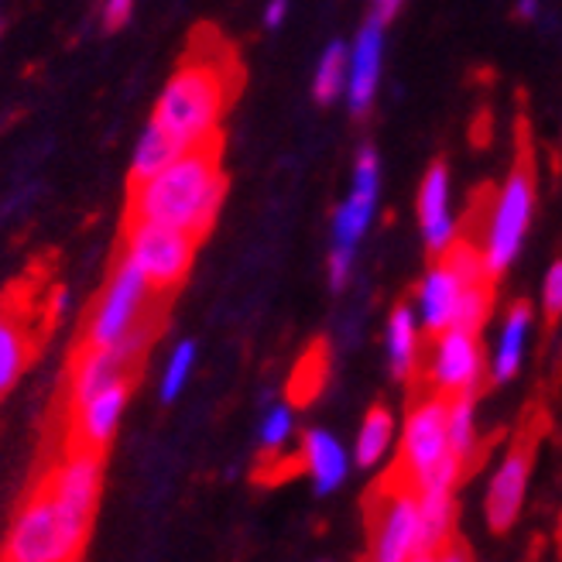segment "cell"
I'll list each match as a JSON object with an SVG mask.
<instances>
[{
    "instance_id": "1",
    "label": "cell",
    "mask_w": 562,
    "mask_h": 562,
    "mask_svg": "<svg viewBox=\"0 0 562 562\" xmlns=\"http://www.w3.org/2000/svg\"><path fill=\"white\" fill-rule=\"evenodd\" d=\"M227 179L220 172L216 145L189 148L161 172L131 182L127 223H161L200 240L223 206Z\"/></svg>"
},
{
    "instance_id": "2",
    "label": "cell",
    "mask_w": 562,
    "mask_h": 562,
    "mask_svg": "<svg viewBox=\"0 0 562 562\" xmlns=\"http://www.w3.org/2000/svg\"><path fill=\"white\" fill-rule=\"evenodd\" d=\"M231 79L220 59H189L182 63L155 103V117L168 137H176L182 148H200L216 140V127L227 110Z\"/></svg>"
},
{
    "instance_id": "3",
    "label": "cell",
    "mask_w": 562,
    "mask_h": 562,
    "mask_svg": "<svg viewBox=\"0 0 562 562\" xmlns=\"http://www.w3.org/2000/svg\"><path fill=\"white\" fill-rule=\"evenodd\" d=\"M82 546H87V536L35 484L11 521L4 562H79Z\"/></svg>"
},
{
    "instance_id": "4",
    "label": "cell",
    "mask_w": 562,
    "mask_h": 562,
    "mask_svg": "<svg viewBox=\"0 0 562 562\" xmlns=\"http://www.w3.org/2000/svg\"><path fill=\"white\" fill-rule=\"evenodd\" d=\"M155 289L148 285V278L140 274L131 261H121L110 274L106 289L93 308L90 326H87V340L82 347H121L131 336L158 329L151 319V302Z\"/></svg>"
},
{
    "instance_id": "5",
    "label": "cell",
    "mask_w": 562,
    "mask_h": 562,
    "mask_svg": "<svg viewBox=\"0 0 562 562\" xmlns=\"http://www.w3.org/2000/svg\"><path fill=\"white\" fill-rule=\"evenodd\" d=\"M378 195H381V161L374 148H363L357 155L353 168V182L347 200L340 203L333 216V250H329V285L344 289L347 278L353 271V255L357 244L368 237L374 210H378Z\"/></svg>"
},
{
    "instance_id": "6",
    "label": "cell",
    "mask_w": 562,
    "mask_h": 562,
    "mask_svg": "<svg viewBox=\"0 0 562 562\" xmlns=\"http://www.w3.org/2000/svg\"><path fill=\"white\" fill-rule=\"evenodd\" d=\"M103 473H106V453L90 446H66V457L42 476L38 487L55 501V508H59L82 536H90L97 504L103 494Z\"/></svg>"
},
{
    "instance_id": "7",
    "label": "cell",
    "mask_w": 562,
    "mask_h": 562,
    "mask_svg": "<svg viewBox=\"0 0 562 562\" xmlns=\"http://www.w3.org/2000/svg\"><path fill=\"white\" fill-rule=\"evenodd\" d=\"M195 258V237L161 223H127L124 261H131L161 295L179 289Z\"/></svg>"
},
{
    "instance_id": "8",
    "label": "cell",
    "mask_w": 562,
    "mask_h": 562,
    "mask_svg": "<svg viewBox=\"0 0 562 562\" xmlns=\"http://www.w3.org/2000/svg\"><path fill=\"white\" fill-rule=\"evenodd\" d=\"M531 216H536V182H531V172L518 168V172H512L508 182L501 186V195L487 223V237L481 247L491 278L504 274L521 255Z\"/></svg>"
},
{
    "instance_id": "9",
    "label": "cell",
    "mask_w": 562,
    "mask_h": 562,
    "mask_svg": "<svg viewBox=\"0 0 562 562\" xmlns=\"http://www.w3.org/2000/svg\"><path fill=\"white\" fill-rule=\"evenodd\" d=\"M446 405L449 398L432 395L412 405L405 429H402V453L387 476L395 484L415 491L426 476L449 457V439H446Z\"/></svg>"
},
{
    "instance_id": "10",
    "label": "cell",
    "mask_w": 562,
    "mask_h": 562,
    "mask_svg": "<svg viewBox=\"0 0 562 562\" xmlns=\"http://www.w3.org/2000/svg\"><path fill=\"white\" fill-rule=\"evenodd\" d=\"M371 512V552L368 562H412L418 555V504L415 491L384 476L374 491Z\"/></svg>"
},
{
    "instance_id": "11",
    "label": "cell",
    "mask_w": 562,
    "mask_h": 562,
    "mask_svg": "<svg viewBox=\"0 0 562 562\" xmlns=\"http://www.w3.org/2000/svg\"><path fill=\"white\" fill-rule=\"evenodd\" d=\"M155 329H145L124 340L121 347H82L72 357L69 368V412L79 408L82 402H90L100 395L103 387L117 384V381H134V368L145 347L151 344Z\"/></svg>"
},
{
    "instance_id": "12",
    "label": "cell",
    "mask_w": 562,
    "mask_h": 562,
    "mask_svg": "<svg viewBox=\"0 0 562 562\" xmlns=\"http://www.w3.org/2000/svg\"><path fill=\"white\" fill-rule=\"evenodd\" d=\"M429 381L442 398L476 395V387L484 381V350L476 333L449 326L436 336L429 357Z\"/></svg>"
},
{
    "instance_id": "13",
    "label": "cell",
    "mask_w": 562,
    "mask_h": 562,
    "mask_svg": "<svg viewBox=\"0 0 562 562\" xmlns=\"http://www.w3.org/2000/svg\"><path fill=\"white\" fill-rule=\"evenodd\" d=\"M531 463H536V442H515L508 449V457H504L501 467L494 470L491 484H487V497H484L487 528L494 536H504V531L515 528V521L525 508V497H528Z\"/></svg>"
},
{
    "instance_id": "14",
    "label": "cell",
    "mask_w": 562,
    "mask_h": 562,
    "mask_svg": "<svg viewBox=\"0 0 562 562\" xmlns=\"http://www.w3.org/2000/svg\"><path fill=\"white\" fill-rule=\"evenodd\" d=\"M131 402V381H117L103 387L100 395H93L90 402H82L79 408L69 412V439L66 446H90L106 453L110 439H114L124 408Z\"/></svg>"
},
{
    "instance_id": "15",
    "label": "cell",
    "mask_w": 562,
    "mask_h": 562,
    "mask_svg": "<svg viewBox=\"0 0 562 562\" xmlns=\"http://www.w3.org/2000/svg\"><path fill=\"white\" fill-rule=\"evenodd\" d=\"M381 59H384V24L368 21L360 35L347 48V103L353 114H368L381 82Z\"/></svg>"
},
{
    "instance_id": "16",
    "label": "cell",
    "mask_w": 562,
    "mask_h": 562,
    "mask_svg": "<svg viewBox=\"0 0 562 562\" xmlns=\"http://www.w3.org/2000/svg\"><path fill=\"white\" fill-rule=\"evenodd\" d=\"M418 223L422 237L432 255H446L457 244V220L449 210V172L446 165H432L418 189Z\"/></svg>"
},
{
    "instance_id": "17",
    "label": "cell",
    "mask_w": 562,
    "mask_h": 562,
    "mask_svg": "<svg viewBox=\"0 0 562 562\" xmlns=\"http://www.w3.org/2000/svg\"><path fill=\"white\" fill-rule=\"evenodd\" d=\"M463 281L457 278V271L449 268L446 261H439L436 268H429V274L422 278L418 285V302H415V316H418V326L439 336L442 329L453 326L457 319V308H460V299H463Z\"/></svg>"
},
{
    "instance_id": "18",
    "label": "cell",
    "mask_w": 562,
    "mask_h": 562,
    "mask_svg": "<svg viewBox=\"0 0 562 562\" xmlns=\"http://www.w3.org/2000/svg\"><path fill=\"white\" fill-rule=\"evenodd\" d=\"M531 326H536V308H531L528 302H518V305L508 308V316H504V326L497 333L494 357H491V381L494 384H508L521 371V360H525V350H528Z\"/></svg>"
},
{
    "instance_id": "19",
    "label": "cell",
    "mask_w": 562,
    "mask_h": 562,
    "mask_svg": "<svg viewBox=\"0 0 562 562\" xmlns=\"http://www.w3.org/2000/svg\"><path fill=\"white\" fill-rule=\"evenodd\" d=\"M302 460H305L308 473H313L316 494H333L336 487L347 481V470H350L347 449H344L340 439L323 432V429L305 432V439H302Z\"/></svg>"
},
{
    "instance_id": "20",
    "label": "cell",
    "mask_w": 562,
    "mask_h": 562,
    "mask_svg": "<svg viewBox=\"0 0 562 562\" xmlns=\"http://www.w3.org/2000/svg\"><path fill=\"white\" fill-rule=\"evenodd\" d=\"M415 504H418V555H436L453 539V518H457L453 491L442 487L415 491Z\"/></svg>"
},
{
    "instance_id": "21",
    "label": "cell",
    "mask_w": 562,
    "mask_h": 562,
    "mask_svg": "<svg viewBox=\"0 0 562 562\" xmlns=\"http://www.w3.org/2000/svg\"><path fill=\"white\" fill-rule=\"evenodd\" d=\"M32 360V333L14 305L0 302V398L18 384Z\"/></svg>"
},
{
    "instance_id": "22",
    "label": "cell",
    "mask_w": 562,
    "mask_h": 562,
    "mask_svg": "<svg viewBox=\"0 0 562 562\" xmlns=\"http://www.w3.org/2000/svg\"><path fill=\"white\" fill-rule=\"evenodd\" d=\"M418 316L412 305H398L395 313L387 319V363H391V374L395 378H408L415 371V360H418Z\"/></svg>"
},
{
    "instance_id": "23",
    "label": "cell",
    "mask_w": 562,
    "mask_h": 562,
    "mask_svg": "<svg viewBox=\"0 0 562 562\" xmlns=\"http://www.w3.org/2000/svg\"><path fill=\"white\" fill-rule=\"evenodd\" d=\"M391 442H395V415H391V408H384V405H374L368 415H363L357 442H353L357 467H363V470L378 467L387 457Z\"/></svg>"
},
{
    "instance_id": "24",
    "label": "cell",
    "mask_w": 562,
    "mask_h": 562,
    "mask_svg": "<svg viewBox=\"0 0 562 562\" xmlns=\"http://www.w3.org/2000/svg\"><path fill=\"white\" fill-rule=\"evenodd\" d=\"M186 151L189 148H182L176 137H168L158 124H148L145 131H140V140H137L134 158H131V182H140V179L161 172V168H168Z\"/></svg>"
},
{
    "instance_id": "25",
    "label": "cell",
    "mask_w": 562,
    "mask_h": 562,
    "mask_svg": "<svg viewBox=\"0 0 562 562\" xmlns=\"http://www.w3.org/2000/svg\"><path fill=\"white\" fill-rule=\"evenodd\" d=\"M446 439H449V453L467 467L473 449H476V395L449 398V405H446Z\"/></svg>"
},
{
    "instance_id": "26",
    "label": "cell",
    "mask_w": 562,
    "mask_h": 562,
    "mask_svg": "<svg viewBox=\"0 0 562 562\" xmlns=\"http://www.w3.org/2000/svg\"><path fill=\"white\" fill-rule=\"evenodd\" d=\"M347 90V45L344 42H333L323 59L316 66V76H313V97L319 103H333L336 97H344Z\"/></svg>"
},
{
    "instance_id": "27",
    "label": "cell",
    "mask_w": 562,
    "mask_h": 562,
    "mask_svg": "<svg viewBox=\"0 0 562 562\" xmlns=\"http://www.w3.org/2000/svg\"><path fill=\"white\" fill-rule=\"evenodd\" d=\"M192 368H195V344L182 340L172 353H168L165 378H161V402H176L182 395V387H186Z\"/></svg>"
},
{
    "instance_id": "28",
    "label": "cell",
    "mask_w": 562,
    "mask_h": 562,
    "mask_svg": "<svg viewBox=\"0 0 562 562\" xmlns=\"http://www.w3.org/2000/svg\"><path fill=\"white\" fill-rule=\"evenodd\" d=\"M487 313H491V285H467L453 326L467 333H481V326L487 323Z\"/></svg>"
},
{
    "instance_id": "29",
    "label": "cell",
    "mask_w": 562,
    "mask_h": 562,
    "mask_svg": "<svg viewBox=\"0 0 562 562\" xmlns=\"http://www.w3.org/2000/svg\"><path fill=\"white\" fill-rule=\"evenodd\" d=\"M292 436V408L289 405H274L265 415V426H261V449L265 453H278L281 446L289 442Z\"/></svg>"
},
{
    "instance_id": "30",
    "label": "cell",
    "mask_w": 562,
    "mask_h": 562,
    "mask_svg": "<svg viewBox=\"0 0 562 562\" xmlns=\"http://www.w3.org/2000/svg\"><path fill=\"white\" fill-rule=\"evenodd\" d=\"M542 308H546V319L555 323L562 319V261H552L542 281Z\"/></svg>"
},
{
    "instance_id": "31",
    "label": "cell",
    "mask_w": 562,
    "mask_h": 562,
    "mask_svg": "<svg viewBox=\"0 0 562 562\" xmlns=\"http://www.w3.org/2000/svg\"><path fill=\"white\" fill-rule=\"evenodd\" d=\"M134 14V0H106L103 4V24L106 27H124Z\"/></svg>"
},
{
    "instance_id": "32",
    "label": "cell",
    "mask_w": 562,
    "mask_h": 562,
    "mask_svg": "<svg viewBox=\"0 0 562 562\" xmlns=\"http://www.w3.org/2000/svg\"><path fill=\"white\" fill-rule=\"evenodd\" d=\"M432 562H473V555H470V549H467L463 542L449 539V542L432 555Z\"/></svg>"
},
{
    "instance_id": "33",
    "label": "cell",
    "mask_w": 562,
    "mask_h": 562,
    "mask_svg": "<svg viewBox=\"0 0 562 562\" xmlns=\"http://www.w3.org/2000/svg\"><path fill=\"white\" fill-rule=\"evenodd\" d=\"M289 18V0H268V8H265V27H281Z\"/></svg>"
},
{
    "instance_id": "34",
    "label": "cell",
    "mask_w": 562,
    "mask_h": 562,
    "mask_svg": "<svg viewBox=\"0 0 562 562\" xmlns=\"http://www.w3.org/2000/svg\"><path fill=\"white\" fill-rule=\"evenodd\" d=\"M402 4H405V0H374L371 21H378V24H387L391 18H395V14L402 11Z\"/></svg>"
},
{
    "instance_id": "35",
    "label": "cell",
    "mask_w": 562,
    "mask_h": 562,
    "mask_svg": "<svg viewBox=\"0 0 562 562\" xmlns=\"http://www.w3.org/2000/svg\"><path fill=\"white\" fill-rule=\"evenodd\" d=\"M518 14L531 21V18L539 14V0H518Z\"/></svg>"
},
{
    "instance_id": "36",
    "label": "cell",
    "mask_w": 562,
    "mask_h": 562,
    "mask_svg": "<svg viewBox=\"0 0 562 562\" xmlns=\"http://www.w3.org/2000/svg\"><path fill=\"white\" fill-rule=\"evenodd\" d=\"M412 562H432V555H415Z\"/></svg>"
}]
</instances>
